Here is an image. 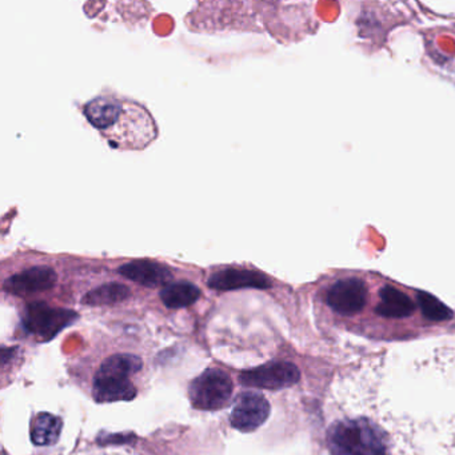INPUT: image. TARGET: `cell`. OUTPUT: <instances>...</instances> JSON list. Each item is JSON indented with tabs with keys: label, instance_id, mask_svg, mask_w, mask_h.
Listing matches in <instances>:
<instances>
[{
	"label": "cell",
	"instance_id": "obj_1",
	"mask_svg": "<svg viewBox=\"0 0 455 455\" xmlns=\"http://www.w3.org/2000/svg\"><path fill=\"white\" fill-rule=\"evenodd\" d=\"M84 116L116 148L142 150L158 135L153 116L132 100L95 98L84 106Z\"/></svg>",
	"mask_w": 455,
	"mask_h": 455
},
{
	"label": "cell",
	"instance_id": "obj_2",
	"mask_svg": "<svg viewBox=\"0 0 455 455\" xmlns=\"http://www.w3.org/2000/svg\"><path fill=\"white\" fill-rule=\"evenodd\" d=\"M142 359L134 354H116L103 362L95 374L92 395L100 403L132 401L137 396V388L132 377L142 369Z\"/></svg>",
	"mask_w": 455,
	"mask_h": 455
},
{
	"label": "cell",
	"instance_id": "obj_3",
	"mask_svg": "<svg viewBox=\"0 0 455 455\" xmlns=\"http://www.w3.org/2000/svg\"><path fill=\"white\" fill-rule=\"evenodd\" d=\"M327 442L332 455H387L385 438L369 422L362 420L332 426Z\"/></svg>",
	"mask_w": 455,
	"mask_h": 455
},
{
	"label": "cell",
	"instance_id": "obj_4",
	"mask_svg": "<svg viewBox=\"0 0 455 455\" xmlns=\"http://www.w3.org/2000/svg\"><path fill=\"white\" fill-rule=\"evenodd\" d=\"M233 394V380L228 372L207 369L190 385L191 404L198 410H220L228 403Z\"/></svg>",
	"mask_w": 455,
	"mask_h": 455
},
{
	"label": "cell",
	"instance_id": "obj_5",
	"mask_svg": "<svg viewBox=\"0 0 455 455\" xmlns=\"http://www.w3.org/2000/svg\"><path fill=\"white\" fill-rule=\"evenodd\" d=\"M76 318L78 314L68 308L50 307L46 303L36 302L26 308L23 326L42 340H49L70 326Z\"/></svg>",
	"mask_w": 455,
	"mask_h": 455
},
{
	"label": "cell",
	"instance_id": "obj_6",
	"mask_svg": "<svg viewBox=\"0 0 455 455\" xmlns=\"http://www.w3.org/2000/svg\"><path fill=\"white\" fill-rule=\"evenodd\" d=\"M299 378L300 372L295 364L289 362H271L257 369L242 372L239 375V382L249 387L281 390L295 385Z\"/></svg>",
	"mask_w": 455,
	"mask_h": 455
},
{
	"label": "cell",
	"instance_id": "obj_7",
	"mask_svg": "<svg viewBox=\"0 0 455 455\" xmlns=\"http://www.w3.org/2000/svg\"><path fill=\"white\" fill-rule=\"evenodd\" d=\"M367 286L358 278H343L327 290L326 302L339 315H355L367 303Z\"/></svg>",
	"mask_w": 455,
	"mask_h": 455
},
{
	"label": "cell",
	"instance_id": "obj_8",
	"mask_svg": "<svg viewBox=\"0 0 455 455\" xmlns=\"http://www.w3.org/2000/svg\"><path fill=\"white\" fill-rule=\"evenodd\" d=\"M270 415V403L259 393L249 391L242 394L231 411V425L234 428L244 433L257 430Z\"/></svg>",
	"mask_w": 455,
	"mask_h": 455
},
{
	"label": "cell",
	"instance_id": "obj_9",
	"mask_svg": "<svg viewBox=\"0 0 455 455\" xmlns=\"http://www.w3.org/2000/svg\"><path fill=\"white\" fill-rule=\"evenodd\" d=\"M57 283V273L47 266H36L14 274L4 282V291L14 295H30L47 291Z\"/></svg>",
	"mask_w": 455,
	"mask_h": 455
},
{
	"label": "cell",
	"instance_id": "obj_10",
	"mask_svg": "<svg viewBox=\"0 0 455 455\" xmlns=\"http://www.w3.org/2000/svg\"><path fill=\"white\" fill-rule=\"evenodd\" d=\"M210 289L231 291L241 289H270L271 281L259 271L246 268H225L212 274L209 279Z\"/></svg>",
	"mask_w": 455,
	"mask_h": 455
},
{
	"label": "cell",
	"instance_id": "obj_11",
	"mask_svg": "<svg viewBox=\"0 0 455 455\" xmlns=\"http://www.w3.org/2000/svg\"><path fill=\"white\" fill-rule=\"evenodd\" d=\"M119 274L130 281L137 282L146 287H156L172 281V271L167 266L154 260L140 259L126 263L119 267Z\"/></svg>",
	"mask_w": 455,
	"mask_h": 455
},
{
	"label": "cell",
	"instance_id": "obj_12",
	"mask_svg": "<svg viewBox=\"0 0 455 455\" xmlns=\"http://www.w3.org/2000/svg\"><path fill=\"white\" fill-rule=\"evenodd\" d=\"M415 305L409 295L394 286H383L379 290V303L377 311L385 318H406L414 313Z\"/></svg>",
	"mask_w": 455,
	"mask_h": 455
},
{
	"label": "cell",
	"instance_id": "obj_13",
	"mask_svg": "<svg viewBox=\"0 0 455 455\" xmlns=\"http://www.w3.org/2000/svg\"><path fill=\"white\" fill-rule=\"evenodd\" d=\"M63 422L57 415L41 412L31 427V439L36 446H50L57 443L62 433Z\"/></svg>",
	"mask_w": 455,
	"mask_h": 455
},
{
	"label": "cell",
	"instance_id": "obj_14",
	"mask_svg": "<svg viewBox=\"0 0 455 455\" xmlns=\"http://www.w3.org/2000/svg\"><path fill=\"white\" fill-rule=\"evenodd\" d=\"M201 297V290L190 282H177L164 286L161 299L167 307L180 308L194 305Z\"/></svg>",
	"mask_w": 455,
	"mask_h": 455
},
{
	"label": "cell",
	"instance_id": "obj_15",
	"mask_svg": "<svg viewBox=\"0 0 455 455\" xmlns=\"http://www.w3.org/2000/svg\"><path fill=\"white\" fill-rule=\"evenodd\" d=\"M129 297V287L113 282L87 292L82 302L90 306L114 305V303L124 302Z\"/></svg>",
	"mask_w": 455,
	"mask_h": 455
},
{
	"label": "cell",
	"instance_id": "obj_16",
	"mask_svg": "<svg viewBox=\"0 0 455 455\" xmlns=\"http://www.w3.org/2000/svg\"><path fill=\"white\" fill-rule=\"evenodd\" d=\"M417 300L423 315L430 321L443 322L452 318V311L434 295L426 291H419L417 295Z\"/></svg>",
	"mask_w": 455,
	"mask_h": 455
}]
</instances>
